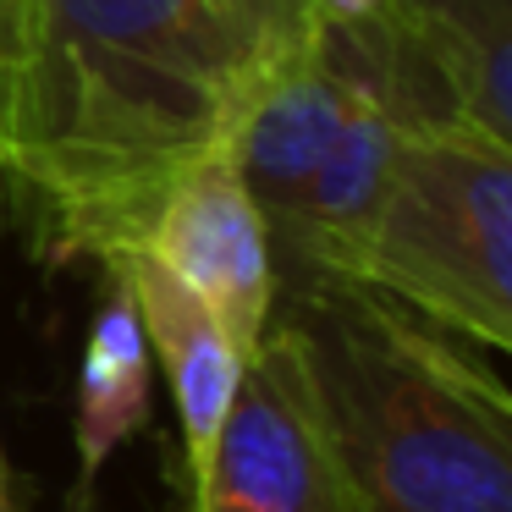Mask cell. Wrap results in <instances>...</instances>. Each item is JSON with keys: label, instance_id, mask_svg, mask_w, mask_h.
Listing matches in <instances>:
<instances>
[{"label": "cell", "instance_id": "1", "mask_svg": "<svg viewBox=\"0 0 512 512\" xmlns=\"http://www.w3.org/2000/svg\"><path fill=\"white\" fill-rule=\"evenodd\" d=\"M259 61L221 0H0V182L39 204L45 259L127 254Z\"/></svg>", "mask_w": 512, "mask_h": 512}, {"label": "cell", "instance_id": "10", "mask_svg": "<svg viewBox=\"0 0 512 512\" xmlns=\"http://www.w3.org/2000/svg\"><path fill=\"white\" fill-rule=\"evenodd\" d=\"M386 0H303V12L309 23L331 28V23H358V17H375Z\"/></svg>", "mask_w": 512, "mask_h": 512}, {"label": "cell", "instance_id": "9", "mask_svg": "<svg viewBox=\"0 0 512 512\" xmlns=\"http://www.w3.org/2000/svg\"><path fill=\"white\" fill-rule=\"evenodd\" d=\"M221 6L254 34V45L265 50V56L298 45V39L314 28L309 12H303V0H221Z\"/></svg>", "mask_w": 512, "mask_h": 512}, {"label": "cell", "instance_id": "8", "mask_svg": "<svg viewBox=\"0 0 512 512\" xmlns=\"http://www.w3.org/2000/svg\"><path fill=\"white\" fill-rule=\"evenodd\" d=\"M149 391H155V358H149L144 325L122 281L105 276V298L89 320L78 358V408H72V452H78V507L94 496L116 452L144 430Z\"/></svg>", "mask_w": 512, "mask_h": 512}, {"label": "cell", "instance_id": "4", "mask_svg": "<svg viewBox=\"0 0 512 512\" xmlns=\"http://www.w3.org/2000/svg\"><path fill=\"white\" fill-rule=\"evenodd\" d=\"M193 512H353L292 342L276 325L248 353L232 413L193 479Z\"/></svg>", "mask_w": 512, "mask_h": 512}, {"label": "cell", "instance_id": "11", "mask_svg": "<svg viewBox=\"0 0 512 512\" xmlns=\"http://www.w3.org/2000/svg\"><path fill=\"white\" fill-rule=\"evenodd\" d=\"M0 512H17V501H12V468H6V452H0Z\"/></svg>", "mask_w": 512, "mask_h": 512}, {"label": "cell", "instance_id": "7", "mask_svg": "<svg viewBox=\"0 0 512 512\" xmlns=\"http://www.w3.org/2000/svg\"><path fill=\"white\" fill-rule=\"evenodd\" d=\"M457 127L512 144V0H386Z\"/></svg>", "mask_w": 512, "mask_h": 512}, {"label": "cell", "instance_id": "2", "mask_svg": "<svg viewBox=\"0 0 512 512\" xmlns=\"http://www.w3.org/2000/svg\"><path fill=\"white\" fill-rule=\"evenodd\" d=\"M292 342L353 512H512V408L457 336L347 276L287 281Z\"/></svg>", "mask_w": 512, "mask_h": 512}, {"label": "cell", "instance_id": "6", "mask_svg": "<svg viewBox=\"0 0 512 512\" xmlns=\"http://www.w3.org/2000/svg\"><path fill=\"white\" fill-rule=\"evenodd\" d=\"M100 270L122 281V292L133 298L138 325H144V342H149V358L160 364L166 391H171V408H177L188 479H199L204 463H210L215 435H221L226 413H232L237 386H243L248 353L226 336V325L215 320L177 276H166L149 254L127 248V254L105 259Z\"/></svg>", "mask_w": 512, "mask_h": 512}, {"label": "cell", "instance_id": "5", "mask_svg": "<svg viewBox=\"0 0 512 512\" xmlns=\"http://www.w3.org/2000/svg\"><path fill=\"white\" fill-rule=\"evenodd\" d=\"M138 254H149L166 276H177L215 320L226 325L243 353H254L270 331V309L281 298L270 226L259 204L248 199L232 155L193 160L144 221Z\"/></svg>", "mask_w": 512, "mask_h": 512}, {"label": "cell", "instance_id": "3", "mask_svg": "<svg viewBox=\"0 0 512 512\" xmlns=\"http://www.w3.org/2000/svg\"><path fill=\"white\" fill-rule=\"evenodd\" d=\"M342 276L501 353L512 342V144L474 127L413 133Z\"/></svg>", "mask_w": 512, "mask_h": 512}]
</instances>
